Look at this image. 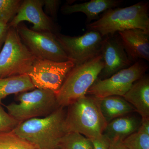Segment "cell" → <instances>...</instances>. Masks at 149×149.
I'll return each mask as SVG.
<instances>
[{
	"label": "cell",
	"mask_w": 149,
	"mask_h": 149,
	"mask_svg": "<svg viewBox=\"0 0 149 149\" xmlns=\"http://www.w3.org/2000/svg\"><path fill=\"white\" fill-rule=\"evenodd\" d=\"M60 3V1L57 0H44L47 13L52 17H56Z\"/></svg>",
	"instance_id": "obj_24"
},
{
	"label": "cell",
	"mask_w": 149,
	"mask_h": 149,
	"mask_svg": "<svg viewBox=\"0 0 149 149\" xmlns=\"http://www.w3.org/2000/svg\"><path fill=\"white\" fill-rule=\"evenodd\" d=\"M64 108L58 107L45 117L35 118L20 123L13 131L35 149H60L61 141L68 133Z\"/></svg>",
	"instance_id": "obj_1"
},
{
	"label": "cell",
	"mask_w": 149,
	"mask_h": 149,
	"mask_svg": "<svg viewBox=\"0 0 149 149\" xmlns=\"http://www.w3.org/2000/svg\"><path fill=\"white\" fill-rule=\"evenodd\" d=\"M17 103L6 106L9 114L19 123L35 118L45 117L58 107L56 94L45 89H35L16 95Z\"/></svg>",
	"instance_id": "obj_5"
},
{
	"label": "cell",
	"mask_w": 149,
	"mask_h": 149,
	"mask_svg": "<svg viewBox=\"0 0 149 149\" xmlns=\"http://www.w3.org/2000/svg\"><path fill=\"white\" fill-rule=\"evenodd\" d=\"M110 149H128L122 143V141H111Z\"/></svg>",
	"instance_id": "obj_28"
},
{
	"label": "cell",
	"mask_w": 149,
	"mask_h": 149,
	"mask_svg": "<svg viewBox=\"0 0 149 149\" xmlns=\"http://www.w3.org/2000/svg\"><path fill=\"white\" fill-rule=\"evenodd\" d=\"M121 2L120 0H91L87 2L63 6L61 11L65 15L76 13L85 14L89 24L93 20H97L102 13L117 8Z\"/></svg>",
	"instance_id": "obj_14"
},
{
	"label": "cell",
	"mask_w": 149,
	"mask_h": 149,
	"mask_svg": "<svg viewBox=\"0 0 149 149\" xmlns=\"http://www.w3.org/2000/svg\"><path fill=\"white\" fill-rule=\"evenodd\" d=\"M119 37L131 61H149V33L140 29L118 32Z\"/></svg>",
	"instance_id": "obj_13"
},
{
	"label": "cell",
	"mask_w": 149,
	"mask_h": 149,
	"mask_svg": "<svg viewBox=\"0 0 149 149\" xmlns=\"http://www.w3.org/2000/svg\"><path fill=\"white\" fill-rule=\"evenodd\" d=\"M133 106L141 119L149 118V79L144 75L133 83L123 97Z\"/></svg>",
	"instance_id": "obj_15"
},
{
	"label": "cell",
	"mask_w": 149,
	"mask_h": 149,
	"mask_svg": "<svg viewBox=\"0 0 149 149\" xmlns=\"http://www.w3.org/2000/svg\"><path fill=\"white\" fill-rule=\"evenodd\" d=\"M36 59L20 39L16 28L9 27L0 52V78L28 74Z\"/></svg>",
	"instance_id": "obj_6"
},
{
	"label": "cell",
	"mask_w": 149,
	"mask_h": 149,
	"mask_svg": "<svg viewBox=\"0 0 149 149\" xmlns=\"http://www.w3.org/2000/svg\"><path fill=\"white\" fill-rule=\"evenodd\" d=\"M22 1L20 0H0V21L5 18L11 20L17 13Z\"/></svg>",
	"instance_id": "obj_22"
},
{
	"label": "cell",
	"mask_w": 149,
	"mask_h": 149,
	"mask_svg": "<svg viewBox=\"0 0 149 149\" xmlns=\"http://www.w3.org/2000/svg\"><path fill=\"white\" fill-rule=\"evenodd\" d=\"M100 54L104 66L98 77L99 79L108 78L133 64L127 55L120 38L114 35L104 38Z\"/></svg>",
	"instance_id": "obj_12"
},
{
	"label": "cell",
	"mask_w": 149,
	"mask_h": 149,
	"mask_svg": "<svg viewBox=\"0 0 149 149\" xmlns=\"http://www.w3.org/2000/svg\"><path fill=\"white\" fill-rule=\"evenodd\" d=\"M138 131L149 135V118L141 119V124Z\"/></svg>",
	"instance_id": "obj_27"
},
{
	"label": "cell",
	"mask_w": 149,
	"mask_h": 149,
	"mask_svg": "<svg viewBox=\"0 0 149 149\" xmlns=\"http://www.w3.org/2000/svg\"><path fill=\"white\" fill-rule=\"evenodd\" d=\"M148 69V65L146 63L141 60L138 61L108 78H97L87 94L99 99L112 96L123 97L133 83L143 76Z\"/></svg>",
	"instance_id": "obj_7"
},
{
	"label": "cell",
	"mask_w": 149,
	"mask_h": 149,
	"mask_svg": "<svg viewBox=\"0 0 149 149\" xmlns=\"http://www.w3.org/2000/svg\"><path fill=\"white\" fill-rule=\"evenodd\" d=\"M10 19L3 18L0 21V52L6 39L9 29L8 23Z\"/></svg>",
	"instance_id": "obj_26"
},
{
	"label": "cell",
	"mask_w": 149,
	"mask_h": 149,
	"mask_svg": "<svg viewBox=\"0 0 149 149\" xmlns=\"http://www.w3.org/2000/svg\"><path fill=\"white\" fill-rule=\"evenodd\" d=\"M16 28L20 39L36 58L57 62L69 61L56 34L34 31L22 23Z\"/></svg>",
	"instance_id": "obj_8"
},
{
	"label": "cell",
	"mask_w": 149,
	"mask_h": 149,
	"mask_svg": "<svg viewBox=\"0 0 149 149\" xmlns=\"http://www.w3.org/2000/svg\"><path fill=\"white\" fill-rule=\"evenodd\" d=\"M56 35L68 59L74 65L82 64L100 54L104 38L99 32L90 30L76 37L59 33Z\"/></svg>",
	"instance_id": "obj_10"
},
{
	"label": "cell",
	"mask_w": 149,
	"mask_h": 149,
	"mask_svg": "<svg viewBox=\"0 0 149 149\" xmlns=\"http://www.w3.org/2000/svg\"><path fill=\"white\" fill-rule=\"evenodd\" d=\"M44 6V0L22 1L17 13L9 22V27L16 28L26 21L33 24L32 29L34 31L58 33L57 25L43 10Z\"/></svg>",
	"instance_id": "obj_11"
},
{
	"label": "cell",
	"mask_w": 149,
	"mask_h": 149,
	"mask_svg": "<svg viewBox=\"0 0 149 149\" xmlns=\"http://www.w3.org/2000/svg\"><path fill=\"white\" fill-rule=\"evenodd\" d=\"M122 143L128 149H149V135L137 131L125 138Z\"/></svg>",
	"instance_id": "obj_21"
},
{
	"label": "cell",
	"mask_w": 149,
	"mask_h": 149,
	"mask_svg": "<svg viewBox=\"0 0 149 149\" xmlns=\"http://www.w3.org/2000/svg\"></svg>",
	"instance_id": "obj_29"
},
{
	"label": "cell",
	"mask_w": 149,
	"mask_h": 149,
	"mask_svg": "<svg viewBox=\"0 0 149 149\" xmlns=\"http://www.w3.org/2000/svg\"><path fill=\"white\" fill-rule=\"evenodd\" d=\"M35 89L27 74L0 78V105L2 100L10 95Z\"/></svg>",
	"instance_id": "obj_18"
},
{
	"label": "cell",
	"mask_w": 149,
	"mask_h": 149,
	"mask_svg": "<svg viewBox=\"0 0 149 149\" xmlns=\"http://www.w3.org/2000/svg\"><path fill=\"white\" fill-rule=\"evenodd\" d=\"M91 141L94 149H110L111 141L104 134L97 139H91Z\"/></svg>",
	"instance_id": "obj_25"
},
{
	"label": "cell",
	"mask_w": 149,
	"mask_h": 149,
	"mask_svg": "<svg viewBox=\"0 0 149 149\" xmlns=\"http://www.w3.org/2000/svg\"><path fill=\"white\" fill-rule=\"evenodd\" d=\"M99 100L102 113L107 123L136 111L133 106L120 96H109Z\"/></svg>",
	"instance_id": "obj_17"
},
{
	"label": "cell",
	"mask_w": 149,
	"mask_h": 149,
	"mask_svg": "<svg viewBox=\"0 0 149 149\" xmlns=\"http://www.w3.org/2000/svg\"><path fill=\"white\" fill-rule=\"evenodd\" d=\"M141 120L133 116L117 118L108 123L104 134L111 141H122L138 131Z\"/></svg>",
	"instance_id": "obj_16"
},
{
	"label": "cell",
	"mask_w": 149,
	"mask_h": 149,
	"mask_svg": "<svg viewBox=\"0 0 149 149\" xmlns=\"http://www.w3.org/2000/svg\"><path fill=\"white\" fill-rule=\"evenodd\" d=\"M148 2H140L125 8H115L103 13L97 20L87 25L89 31L99 32L102 37L131 29L149 33Z\"/></svg>",
	"instance_id": "obj_2"
},
{
	"label": "cell",
	"mask_w": 149,
	"mask_h": 149,
	"mask_svg": "<svg viewBox=\"0 0 149 149\" xmlns=\"http://www.w3.org/2000/svg\"><path fill=\"white\" fill-rule=\"evenodd\" d=\"M67 107L65 123L68 133H79L91 140L104 134L108 123L102 113L98 99L86 95Z\"/></svg>",
	"instance_id": "obj_3"
},
{
	"label": "cell",
	"mask_w": 149,
	"mask_h": 149,
	"mask_svg": "<svg viewBox=\"0 0 149 149\" xmlns=\"http://www.w3.org/2000/svg\"><path fill=\"white\" fill-rule=\"evenodd\" d=\"M0 149H35L13 130L0 132Z\"/></svg>",
	"instance_id": "obj_20"
},
{
	"label": "cell",
	"mask_w": 149,
	"mask_h": 149,
	"mask_svg": "<svg viewBox=\"0 0 149 149\" xmlns=\"http://www.w3.org/2000/svg\"><path fill=\"white\" fill-rule=\"evenodd\" d=\"M60 148L62 149H94L91 139L75 132H68L63 137Z\"/></svg>",
	"instance_id": "obj_19"
},
{
	"label": "cell",
	"mask_w": 149,
	"mask_h": 149,
	"mask_svg": "<svg viewBox=\"0 0 149 149\" xmlns=\"http://www.w3.org/2000/svg\"><path fill=\"white\" fill-rule=\"evenodd\" d=\"M19 123L0 105V132L12 131Z\"/></svg>",
	"instance_id": "obj_23"
},
{
	"label": "cell",
	"mask_w": 149,
	"mask_h": 149,
	"mask_svg": "<svg viewBox=\"0 0 149 149\" xmlns=\"http://www.w3.org/2000/svg\"><path fill=\"white\" fill-rule=\"evenodd\" d=\"M74 66L70 61L57 62L36 58L27 75L35 88L50 90L56 94Z\"/></svg>",
	"instance_id": "obj_9"
},
{
	"label": "cell",
	"mask_w": 149,
	"mask_h": 149,
	"mask_svg": "<svg viewBox=\"0 0 149 149\" xmlns=\"http://www.w3.org/2000/svg\"><path fill=\"white\" fill-rule=\"evenodd\" d=\"M103 66L101 54L84 63L74 65L56 94L58 107H67L86 95L97 79Z\"/></svg>",
	"instance_id": "obj_4"
}]
</instances>
